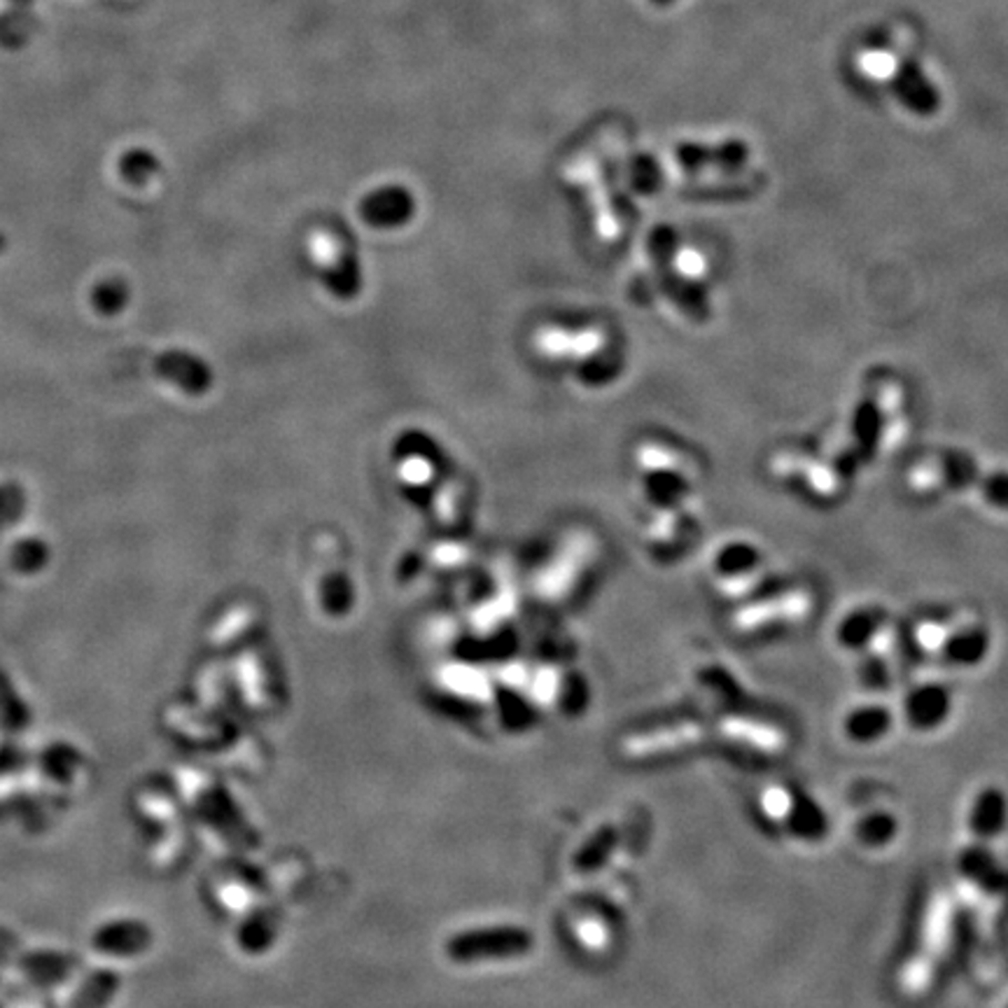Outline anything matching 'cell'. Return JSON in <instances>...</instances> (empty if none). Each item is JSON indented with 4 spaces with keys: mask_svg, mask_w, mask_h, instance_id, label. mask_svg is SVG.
Listing matches in <instances>:
<instances>
[{
    "mask_svg": "<svg viewBox=\"0 0 1008 1008\" xmlns=\"http://www.w3.org/2000/svg\"><path fill=\"white\" fill-rule=\"evenodd\" d=\"M855 65L864 80L885 86L915 118H936L944 105L940 86L896 31L868 40L855 54Z\"/></svg>",
    "mask_w": 1008,
    "mask_h": 1008,
    "instance_id": "obj_1",
    "label": "cell"
},
{
    "mask_svg": "<svg viewBox=\"0 0 1008 1008\" xmlns=\"http://www.w3.org/2000/svg\"><path fill=\"white\" fill-rule=\"evenodd\" d=\"M761 566H764V558L754 544L747 540H731L716 551L712 572L722 584H745L761 570Z\"/></svg>",
    "mask_w": 1008,
    "mask_h": 1008,
    "instance_id": "obj_3",
    "label": "cell"
},
{
    "mask_svg": "<svg viewBox=\"0 0 1008 1008\" xmlns=\"http://www.w3.org/2000/svg\"><path fill=\"white\" fill-rule=\"evenodd\" d=\"M675 164L691 177L733 175L750 166L752 147L743 139H724L716 143L686 141L675 145Z\"/></svg>",
    "mask_w": 1008,
    "mask_h": 1008,
    "instance_id": "obj_2",
    "label": "cell"
},
{
    "mask_svg": "<svg viewBox=\"0 0 1008 1008\" xmlns=\"http://www.w3.org/2000/svg\"><path fill=\"white\" fill-rule=\"evenodd\" d=\"M649 3L656 6V8H668V6H672V3H678V0H649Z\"/></svg>",
    "mask_w": 1008,
    "mask_h": 1008,
    "instance_id": "obj_4",
    "label": "cell"
}]
</instances>
